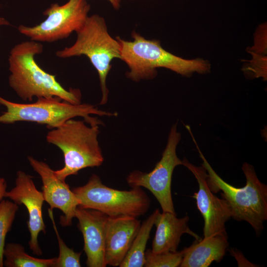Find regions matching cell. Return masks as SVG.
I'll return each instance as SVG.
<instances>
[{
	"label": "cell",
	"mask_w": 267,
	"mask_h": 267,
	"mask_svg": "<svg viewBox=\"0 0 267 267\" xmlns=\"http://www.w3.org/2000/svg\"><path fill=\"white\" fill-rule=\"evenodd\" d=\"M160 212L156 209L142 223L131 246L119 266L120 267H142L144 264V255L147 241L157 215Z\"/></svg>",
	"instance_id": "obj_17"
},
{
	"label": "cell",
	"mask_w": 267,
	"mask_h": 267,
	"mask_svg": "<svg viewBox=\"0 0 267 267\" xmlns=\"http://www.w3.org/2000/svg\"><path fill=\"white\" fill-rule=\"evenodd\" d=\"M4 197L11 199L18 205L26 208L29 220L27 225L30 235L29 246L33 253L41 256L38 236L41 232L46 233V226L43 217L42 207L44 201L42 191L38 190L32 177L22 171L16 173L15 185L10 191H6Z\"/></svg>",
	"instance_id": "obj_11"
},
{
	"label": "cell",
	"mask_w": 267,
	"mask_h": 267,
	"mask_svg": "<svg viewBox=\"0 0 267 267\" xmlns=\"http://www.w3.org/2000/svg\"><path fill=\"white\" fill-rule=\"evenodd\" d=\"M189 220L187 216L179 218L176 214L159 212L154 222L156 230L152 242V251L155 253L178 251L181 237L183 234L190 235L196 240H201L202 238L188 227Z\"/></svg>",
	"instance_id": "obj_15"
},
{
	"label": "cell",
	"mask_w": 267,
	"mask_h": 267,
	"mask_svg": "<svg viewBox=\"0 0 267 267\" xmlns=\"http://www.w3.org/2000/svg\"><path fill=\"white\" fill-rule=\"evenodd\" d=\"M78 207L100 211L108 217L143 215L150 206V199L139 187L120 190L104 185L99 177L92 174L88 182L72 189Z\"/></svg>",
	"instance_id": "obj_7"
},
{
	"label": "cell",
	"mask_w": 267,
	"mask_h": 267,
	"mask_svg": "<svg viewBox=\"0 0 267 267\" xmlns=\"http://www.w3.org/2000/svg\"><path fill=\"white\" fill-rule=\"evenodd\" d=\"M90 6L87 0H68L60 5L51 4L43 12L47 17L34 26L19 25L20 33L38 42L52 43L67 38L84 24Z\"/></svg>",
	"instance_id": "obj_9"
},
{
	"label": "cell",
	"mask_w": 267,
	"mask_h": 267,
	"mask_svg": "<svg viewBox=\"0 0 267 267\" xmlns=\"http://www.w3.org/2000/svg\"><path fill=\"white\" fill-rule=\"evenodd\" d=\"M141 223L136 218L107 217L105 227L104 259L107 265H120L137 234Z\"/></svg>",
	"instance_id": "obj_14"
},
{
	"label": "cell",
	"mask_w": 267,
	"mask_h": 267,
	"mask_svg": "<svg viewBox=\"0 0 267 267\" xmlns=\"http://www.w3.org/2000/svg\"><path fill=\"white\" fill-rule=\"evenodd\" d=\"M48 213L57 237L59 249V256L56 257L54 267H80L81 253L76 252L66 245L57 230L53 217V210L48 208Z\"/></svg>",
	"instance_id": "obj_20"
},
{
	"label": "cell",
	"mask_w": 267,
	"mask_h": 267,
	"mask_svg": "<svg viewBox=\"0 0 267 267\" xmlns=\"http://www.w3.org/2000/svg\"><path fill=\"white\" fill-rule=\"evenodd\" d=\"M177 123L171 127L166 147L160 160L149 173L134 170L126 178L132 187H143L149 190L160 204L163 212H175L171 193V183L175 168L182 165L177 156V147L181 139L178 131Z\"/></svg>",
	"instance_id": "obj_8"
},
{
	"label": "cell",
	"mask_w": 267,
	"mask_h": 267,
	"mask_svg": "<svg viewBox=\"0 0 267 267\" xmlns=\"http://www.w3.org/2000/svg\"><path fill=\"white\" fill-rule=\"evenodd\" d=\"M111 4L113 8L118 10L120 7L121 0H107Z\"/></svg>",
	"instance_id": "obj_23"
},
{
	"label": "cell",
	"mask_w": 267,
	"mask_h": 267,
	"mask_svg": "<svg viewBox=\"0 0 267 267\" xmlns=\"http://www.w3.org/2000/svg\"><path fill=\"white\" fill-rule=\"evenodd\" d=\"M85 121L69 119L50 129L46 136L47 142L63 152L64 165L54 171L56 177L65 181L85 168L101 166L104 161L98 140L99 125L87 126Z\"/></svg>",
	"instance_id": "obj_4"
},
{
	"label": "cell",
	"mask_w": 267,
	"mask_h": 267,
	"mask_svg": "<svg viewBox=\"0 0 267 267\" xmlns=\"http://www.w3.org/2000/svg\"><path fill=\"white\" fill-rule=\"evenodd\" d=\"M192 133L202 166L208 173V183L213 193L221 191L222 198L227 202L231 212V218L238 221H245L255 230L257 235L264 228L267 220V186L258 178L254 167L244 162L242 170L246 179L243 187H236L223 180L214 171L200 150Z\"/></svg>",
	"instance_id": "obj_3"
},
{
	"label": "cell",
	"mask_w": 267,
	"mask_h": 267,
	"mask_svg": "<svg viewBox=\"0 0 267 267\" xmlns=\"http://www.w3.org/2000/svg\"><path fill=\"white\" fill-rule=\"evenodd\" d=\"M7 182L5 179L2 178H0V201H1L6 191Z\"/></svg>",
	"instance_id": "obj_22"
},
{
	"label": "cell",
	"mask_w": 267,
	"mask_h": 267,
	"mask_svg": "<svg viewBox=\"0 0 267 267\" xmlns=\"http://www.w3.org/2000/svg\"><path fill=\"white\" fill-rule=\"evenodd\" d=\"M10 22L3 17H0V26H9Z\"/></svg>",
	"instance_id": "obj_24"
},
{
	"label": "cell",
	"mask_w": 267,
	"mask_h": 267,
	"mask_svg": "<svg viewBox=\"0 0 267 267\" xmlns=\"http://www.w3.org/2000/svg\"><path fill=\"white\" fill-rule=\"evenodd\" d=\"M43 51V44L30 40L15 45L8 57L10 88L23 100L32 101L33 97H58L74 104L81 103L79 89H66L55 76L43 70L37 63L35 56Z\"/></svg>",
	"instance_id": "obj_1"
},
{
	"label": "cell",
	"mask_w": 267,
	"mask_h": 267,
	"mask_svg": "<svg viewBox=\"0 0 267 267\" xmlns=\"http://www.w3.org/2000/svg\"><path fill=\"white\" fill-rule=\"evenodd\" d=\"M0 105L6 108V111L0 115V123L12 124L16 122H30L45 124L49 129L57 128L66 121L76 117H82L89 125H100L102 123L96 117L116 116L112 113L98 109L89 103L74 104L58 97H39L33 103L13 102L0 96Z\"/></svg>",
	"instance_id": "obj_6"
},
{
	"label": "cell",
	"mask_w": 267,
	"mask_h": 267,
	"mask_svg": "<svg viewBox=\"0 0 267 267\" xmlns=\"http://www.w3.org/2000/svg\"><path fill=\"white\" fill-rule=\"evenodd\" d=\"M19 205L8 200L0 201V267H3V251L7 233L10 230Z\"/></svg>",
	"instance_id": "obj_19"
},
{
	"label": "cell",
	"mask_w": 267,
	"mask_h": 267,
	"mask_svg": "<svg viewBox=\"0 0 267 267\" xmlns=\"http://www.w3.org/2000/svg\"><path fill=\"white\" fill-rule=\"evenodd\" d=\"M227 237L215 235L195 239L181 251L183 257L180 267H208L213 262H220L228 247Z\"/></svg>",
	"instance_id": "obj_16"
},
{
	"label": "cell",
	"mask_w": 267,
	"mask_h": 267,
	"mask_svg": "<svg viewBox=\"0 0 267 267\" xmlns=\"http://www.w3.org/2000/svg\"><path fill=\"white\" fill-rule=\"evenodd\" d=\"M3 266L6 267H54L56 257L41 259L32 257L25 251L23 245L16 243L5 244Z\"/></svg>",
	"instance_id": "obj_18"
},
{
	"label": "cell",
	"mask_w": 267,
	"mask_h": 267,
	"mask_svg": "<svg viewBox=\"0 0 267 267\" xmlns=\"http://www.w3.org/2000/svg\"><path fill=\"white\" fill-rule=\"evenodd\" d=\"M107 216L90 209L78 206L75 218L78 227L84 238V250L87 256L86 265L89 267H105V227Z\"/></svg>",
	"instance_id": "obj_13"
},
{
	"label": "cell",
	"mask_w": 267,
	"mask_h": 267,
	"mask_svg": "<svg viewBox=\"0 0 267 267\" xmlns=\"http://www.w3.org/2000/svg\"><path fill=\"white\" fill-rule=\"evenodd\" d=\"M28 160L33 170L41 178L44 200L49 204V209L53 210L56 208L62 211L63 215L60 218L62 226L71 225L79 202L69 185L65 181L58 178L46 163L31 156L28 157Z\"/></svg>",
	"instance_id": "obj_12"
},
{
	"label": "cell",
	"mask_w": 267,
	"mask_h": 267,
	"mask_svg": "<svg viewBox=\"0 0 267 267\" xmlns=\"http://www.w3.org/2000/svg\"><path fill=\"white\" fill-rule=\"evenodd\" d=\"M182 162V165L193 174L198 184V190L193 197L204 219V238L215 235L227 237L225 222L231 218V212L227 202L211 191L208 183V173L203 166L194 165L185 158Z\"/></svg>",
	"instance_id": "obj_10"
},
{
	"label": "cell",
	"mask_w": 267,
	"mask_h": 267,
	"mask_svg": "<svg viewBox=\"0 0 267 267\" xmlns=\"http://www.w3.org/2000/svg\"><path fill=\"white\" fill-rule=\"evenodd\" d=\"M77 39L71 46L57 51L61 58L85 55L89 60L98 75L101 91L100 105L108 101L107 76L114 59H120L121 45L117 38L109 33L104 18L98 14L89 16L84 25L76 32Z\"/></svg>",
	"instance_id": "obj_5"
},
{
	"label": "cell",
	"mask_w": 267,
	"mask_h": 267,
	"mask_svg": "<svg viewBox=\"0 0 267 267\" xmlns=\"http://www.w3.org/2000/svg\"><path fill=\"white\" fill-rule=\"evenodd\" d=\"M182 251L175 252H153L151 249H147L144 255L145 267H178L182 260Z\"/></svg>",
	"instance_id": "obj_21"
},
{
	"label": "cell",
	"mask_w": 267,
	"mask_h": 267,
	"mask_svg": "<svg viewBox=\"0 0 267 267\" xmlns=\"http://www.w3.org/2000/svg\"><path fill=\"white\" fill-rule=\"evenodd\" d=\"M132 41L116 38L121 45L120 59L128 66L127 78L134 82L154 78L157 69L165 68L182 76L210 71V63L201 58L186 59L167 51L159 41L148 40L133 31Z\"/></svg>",
	"instance_id": "obj_2"
}]
</instances>
